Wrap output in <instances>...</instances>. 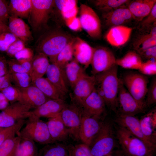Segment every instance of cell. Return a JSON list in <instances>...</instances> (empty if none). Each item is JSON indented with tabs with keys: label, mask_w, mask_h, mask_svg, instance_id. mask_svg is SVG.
Instances as JSON below:
<instances>
[{
	"label": "cell",
	"mask_w": 156,
	"mask_h": 156,
	"mask_svg": "<svg viewBox=\"0 0 156 156\" xmlns=\"http://www.w3.org/2000/svg\"><path fill=\"white\" fill-rule=\"evenodd\" d=\"M118 66L114 65L107 70L95 76L96 88L105 104L113 111L117 108V99L119 86Z\"/></svg>",
	"instance_id": "obj_1"
},
{
	"label": "cell",
	"mask_w": 156,
	"mask_h": 156,
	"mask_svg": "<svg viewBox=\"0 0 156 156\" xmlns=\"http://www.w3.org/2000/svg\"><path fill=\"white\" fill-rule=\"evenodd\" d=\"M73 39L65 34L52 31L39 38L36 42L35 49L37 52L47 56L52 63L59 53Z\"/></svg>",
	"instance_id": "obj_2"
},
{
	"label": "cell",
	"mask_w": 156,
	"mask_h": 156,
	"mask_svg": "<svg viewBox=\"0 0 156 156\" xmlns=\"http://www.w3.org/2000/svg\"><path fill=\"white\" fill-rule=\"evenodd\" d=\"M117 137L122 151L127 156H154L156 149L135 136L125 128L119 126Z\"/></svg>",
	"instance_id": "obj_3"
},
{
	"label": "cell",
	"mask_w": 156,
	"mask_h": 156,
	"mask_svg": "<svg viewBox=\"0 0 156 156\" xmlns=\"http://www.w3.org/2000/svg\"><path fill=\"white\" fill-rule=\"evenodd\" d=\"M24 125L17 135L21 138L29 139L45 145L55 143L51 138L46 122L40 118L31 113Z\"/></svg>",
	"instance_id": "obj_4"
},
{
	"label": "cell",
	"mask_w": 156,
	"mask_h": 156,
	"mask_svg": "<svg viewBox=\"0 0 156 156\" xmlns=\"http://www.w3.org/2000/svg\"><path fill=\"white\" fill-rule=\"evenodd\" d=\"M121 79L128 91L144 109L149 82L148 77L138 72L130 71L125 73Z\"/></svg>",
	"instance_id": "obj_5"
},
{
	"label": "cell",
	"mask_w": 156,
	"mask_h": 156,
	"mask_svg": "<svg viewBox=\"0 0 156 156\" xmlns=\"http://www.w3.org/2000/svg\"><path fill=\"white\" fill-rule=\"evenodd\" d=\"M115 146L114 132L111 124L103 122L101 128L89 146L93 156H105L113 152Z\"/></svg>",
	"instance_id": "obj_6"
},
{
	"label": "cell",
	"mask_w": 156,
	"mask_h": 156,
	"mask_svg": "<svg viewBox=\"0 0 156 156\" xmlns=\"http://www.w3.org/2000/svg\"><path fill=\"white\" fill-rule=\"evenodd\" d=\"M28 21L33 29L39 30L47 24L54 6V0H31Z\"/></svg>",
	"instance_id": "obj_7"
},
{
	"label": "cell",
	"mask_w": 156,
	"mask_h": 156,
	"mask_svg": "<svg viewBox=\"0 0 156 156\" xmlns=\"http://www.w3.org/2000/svg\"><path fill=\"white\" fill-rule=\"evenodd\" d=\"M31 109L21 102L10 103L0 113V127H10L20 120L27 119L31 115Z\"/></svg>",
	"instance_id": "obj_8"
},
{
	"label": "cell",
	"mask_w": 156,
	"mask_h": 156,
	"mask_svg": "<svg viewBox=\"0 0 156 156\" xmlns=\"http://www.w3.org/2000/svg\"><path fill=\"white\" fill-rule=\"evenodd\" d=\"M79 13V18L82 29L91 37L100 38L101 35V23L96 12L90 6L82 4Z\"/></svg>",
	"instance_id": "obj_9"
},
{
	"label": "cell",
	"mask_w": 156,
	"mask_h": 156,
	"mask_svg": "<svg viewBox=\"0 0 156 156\" xmlns=\"http://www.w3.org/2000/svg\"><path fill=\"white\" fill-rule=\"evenodd\" d=\"M116 59L112 52L103 47L94 48L91 64L92 73L95 76L109 69L115 64Z\"/></svg>",
	"instance_id": "obj_10"
},
{
	"label": "cell",
	"mask_w": 156,
	"mask_h": 156,
	"mask_svg": "<svg viewBox=\"0 0 156 156\" xmlns=\"http://www.w3.org/2000/svg\"><path fill=\"white\" fill-rule=\"evenodd\" d=\"M117 102L120 114L134 116L143 110L125 87L121 78L119 79Z\"/></svg>",
	"instance_id": "obj_11"
},
{
	"label": "cell",
	"mask_w": 156,
	"mask_h": 156,
	"mask_svg": "<svg viewBox=\"0 0 156 156\" xmlns=\"http://www.w3.org/2000/svg\"><path fill=\"white\" fill-rule=\"evenodd\" d=\"M82 113L79 138L89 146L100 130L103 122L100 119Z\"/></svg>",
	"instance_id": "obj_12"
},
{
	"label": "cell",
	"mask_w": 156,
	"mask_h": 156,
	"mask_svg": "<svg viewBox=\"0 0 156 156\" xmlns=\"http://www.w3.org/2000/svg\"><path fill=\"white\" fill-rule=\"evenodd\" d=\"M61 120L69 130L70 134L76 139L79 138L82 113L76 105H68L63 109L60 114Z\"/></svg>",
	"instance_id": "obj_13"
},
{
	"label": "cell",
	"mask_w": 156,
	"mask_h": 156,
	"mask_svg": "<svg viewBox=\"0 0 156 156\" xmlns=\"http://www.w3.org/2000/svg\"><path fill=\"white\" fill-rule=\"evenodd\" d=\"M95 76H90L84 73L78 81L73 88V99L81 107L86 99L95 88Z\"/></svg>",
	"instance_id": "obj_14"
},
{
	"label": "cell",
	"mask_w": 156,
	"mask_h": 156,
	"mask_svg": "<svg viewBox=\"0 0 156 156\" xmlns=\"http://www.w3.org/2000/svg\"><path fill=\"white\" fill-rule=\"evenodd\" d=\"M105 103L95 87L92 92L86 99L81 107V112L90 116L100 119L105 111Z\"/></svg>",
	"instance_id": "obj_15"
},
{
	"label": "cell",
	"mask_w": 156,
	"mask_h": 156,
	"mask_svg": "<svg viewBox=\"0 0 156 156\" xmlns=\"http://www.w3.org/2000/svg\"><path fill=\"white\" fill-rule=\"evenodd\" d=\"M119 126L126 129L132 134L142 140L150 147L156 149V145L152 143L143 134L139 120L133 116L120 114L116 119Z\"/></svg>",
	"instance_id": "obj_16"
},
{
	"label": "cell",
	"mask_w": 156,
	"mask_h": 156,
	"mask_svg": "<svg viewBox=\"0 0 156 156\" xmlns=\"http://www.w3.org/2000/svg\"><path fill=\"white\" fill-rule=\"evenodd\" d=\"M94 48L85 41L77 37L74 39L73 53L74 59L79 64L87 68L91 64Z\"/></svg>",
	"instance_id": "obj_17"
},
{
	"label": "cell",
	"mask_w": 156,
	"mask_h": 156,
	"mask_svg": "<svg viewBox=\"0 0 156 156\" xmlns=\"http://www.w3.org/2000/svg\"><path fill=\"white\" fill-rule=\"evenodd\" d=\"M66 105L63 99H49L31 111V113L39 118L43 117L49 118L59 115Z\"/></svg>",
	"instance_id": "obj_18"
},
{
	"label": "cell",
	"mask_w": 156,
	"mask_h": 156,
	"mask_svg": "<svg viewBox=\"0 0 156 156\" xmlns=\"http://www.w3.org/2000/svg\"><path fill=\"white\" fill-rule=\"evenodd\" d=\"M46 74V78L55 87L61 98L64 99L68 90L63 70L55 64H50Z\"/></svg>",
	"instance_id": "obj_19"
},
{
	"label": "cell",
	"mask_w": 156,
	"mask_h": 156,
	"mask_svg": "<svg viewBox=\"0 0 156 156\" xmlns=\"http://www.w3.org/2000/svg\"><path fill=\"white\" fill-rule=\"evenodd\" d=\"M102 17L106 25L110 27L123 25L132 20L134 19L131 14L126 5L103 13Z\"/></svg>",
	"instance_id": "obj_20"
},
{
	"label": "cell",
	"mask_w": 156,
	"mask_h": 156,
	"mask_svg": "<svg viewBox=\"0 0 156 156\" xmlns=\"http://www.w3.org/2000/svg\"><path fill=\"white\" fill-rule=\"evenodd\" d=\"M139 31L140 34L133 43L134 51L138 54L156 46V23L150 28Z\"/></svg>",
	"instance_id": "obj_21"
},
{
	"label": "cell",
	"mask_w": 156,
	"mask_h": 156,
	"mask_svg": "<svg viewBox=\"0 0 156 156\" xmlns=\"http://www.w3.org/2000/svg\"><path fill=\"white\" fill-rule=\"evenodd\" d=\"M132 30V28L124 25L112 26L107 32L105 38L111 45L120 47L129 40Z\"/></svg>",
	"instance_id": "obj_22"
},
{
	"label": "cell",
	"mask_w": 156,
	"mask_h": 156,
	"mask_svg": "<svg viewBox=\"0 0 156 156\" xmlns=\"http://www.w3.org/2000/svg\"><path fill=\"white\" fill-rule=\"evenodd\" d=\"M8 24L11 33L25 44L33 40L29 27L22 18L10 16Z\"/></svg>",
	"instance_id": "obj_23"
},
{
	"label": "cell",
	"mask_w": 156,
	"mask_h": 156,
	"mask_svg": "<svg viewBox=\"0 0 156 156\" xmlns=\"http://www.w3.org/2000/svg\"><path fill=\"white\" fill-rule=\"evenodd\" d=\"M20 88L22 92V102L31 108H36L51 99L34 85L25 88Z\"/></svg>",
	"instance_id": "obj_24"
},
{
	"label": "cell",
	"mask_w": 156,
	"mask_h": 156,
	"mask_svg": "<svg viewBox=\"0 0 156 156\" xmlns=\"http://www.w3.org/2000/svg\"><path fill=\"white\" fill-rule=\"evenodd\" d=\"M156 3V0H134L130 1L127 7L134 19L140 21L150 13Z\"/></svg>",
	"instance_id": "obj_25"
},
{
	"label": "cell",
	"mask_w": 156,
	"mask_h": 156,
	"mask_svg": "<svg viewBox=\"0 0 156 156\" xmlns=\"http://www.w3.org/2000/svg\"><path fill=\"white\" fill-rule=\"evenodd\" d=\"M46 123L51 138L54 143L64 140L70 134L69 130L62 121L60 114L49 118Z\"/></svg>",
	"instance_id": "obj_26"
},
{
	"label": "cell",
	"mask_w": 156,
	"mask_h": 156,
	"mask_svg": "<svg viewBox=\"0 0 156 156\" xmlns=\"http://www.w3.org/2000/svg\"><path fill=\"white\" fill-rule=\"evenodd\" d=\"M142 132L152 143L156 145V110L154 109L139 120Z\"/></svg>",
	"instance_id": "obj_27"
},
{
	"label": "cell",
	"mask_w": 156,
	"mask_h": 156,
	"mask_svg": "<svg viewBox=\"0 0 156 156\" xmlns=\"http://www.w3.org/2000/svg\"><path fill=\"white\" fill-rule=\"evenodd\" d=\"M49 64V60L47 56L42 53L37 52L32 60L29 74L32 83L36 79L42 77L46 74Z\"/></svg>",
	"instance_id": "obj_28"
},
{
	"label": "cell",
	"mask_w": 156,
	"mask_h": 156,
	"mask_svg": "<svg viewBox=\"0 0 156 156\" xmlns=\"http://www.w3.org/2000/svg\"><path fill=\"white\" fill-rule=\"evenodd\" d=\"M10 16L28 18L32 6L31 0H10L8 1Z\"/></svg>",
	"instance_id": "obj_29"
},
{
	"label": "cell",
	"mask_w": 156,
	"mask_h": 156,
	"mask_svg": "<svg viewBox=\"0 0 156 156\" xmlns=\"http://www.w3.org/2000/svg\"><path fill=\"white\" fill-rule=\"evenodd\" d=\"M62 70L67 83L72 89L78 81L85 73V68L74 58L67 64Z\"/></svg>",
	"instance_id": "obj_30"
},
{
	"label": "cell",
	"mask_w": 156,
	"mask_h": 156,
	"mask_svg": "<svg viewBox=\"0 0 156 156\" xmlns=\"http://www.w3.org/2000/svg\"><path fill=\"white\" fill-rule=\"evenodd\" d=\"M142 62L140 55L134 50L129 51L121 58L116 59L115 64L125 69L138 70Z\"/></svg>",
	"instance_id": "obj_31"
},
{
	"label": "cell",
	"mask_w": 156,
	"mask_h": 156,
	"mask_svg": "<svg viewBox=\"0 0 156 156\" xmlns=\"http://www.w3.org/2000/svg\"><path fill=\"white\" fill-rule=\"evenodd\" d=\"M32 85L37 87L50 99H62L56 89L47 78L43 77L38 78Z\"/></svg>",
	"instance_id": "obj_32"
},
{
	"label": "cell",
	"mask_w": 156,
	"mask_h": 156,
	"mask_svg": "<svg viewBox=\"0 0 156 156\" xmlns=\"http://www.w3.org/2000/svg\"><path fill=\"white\" fill-rule=\"evenodd\" d=\"M55 143L46 145L38 151V156H69L67 146Z\"/></svg>",
	"instance_id": "obj_33"
},
{
	"label": "cell",
	"mask_w": 156,
	"mask_h": 156,
	"mask_svg": "<svg viewBox=\"0 0 156 156\" xmlns=\"http://www.w3.org/2000/svg\"><path fill=\"white\" fill-rule=\"evenodd\" d=\"M38 153L34 142L29 139L21 138L14 156H38Z\"/></svg>",
	"instance_id": "obj_34"
},
{
	"label": "cell",
	"mask_w": 156,
	"mask_h": 156,
	"mask_svg": "<svg viewBox=\"0 0 156 156\" xmlns=\"http://www.w3.org/2000/svg\"><path fill=\"white\" fill-rule=\"evenodd\" d=\"M74 38L71 40L56 57L53 63L63 69L73 60V44Z\"/></svg>",
	"instance_id": "obj_35"
},
{
	"label": "cell",
	"mask_w": 156,
	"mask_h": 156,
	"mask_svg": "<svg viewBox=\"0 0 156 156\" xmlns=\"http://www.w3.org/2000/svg\"><path fill=\"white\" fill-rule=\"evenodd\" d=\"M131 0H96L93 1L95 6L103 13L109 12L123 6L127 5Z\"/></svg>",
	"instance_id": "obj_36"
},
{
	"label": "cell",
	"mask_w": 156,
	"mask_h": 156,
	"mask_svg": "<svg viewBox=\"0 0 156 156\" xmlns=\"http://www.w3.org/2000/svg\"><path fill=\"white\" fill-rule=\"evenodd\" d=\"M26 120H20L13 125L0 129V146L7 140L13 138L18 134L24 125Z\"/></svg>",
	"instance_id": "obj_37"
},
{
	"label": "cell",
	"mask_w": 156,
	"mask_h": 156,
	"mask_svg": "<svg viewBox=\"0 0 156 156\" xmlns=\"http://www.w3.org/2000/svg\"><path fill=\"white\" fill-rule=\"evenodd\" d=\"M31 61H22L12 58L8 60L9 72L30 74Z\"/></svg>",
	"instance_id": "obj_38"
},
{
	"label": "cell",
	"mask_w": 156,
	"mask_h": 156,
	"mask_svg": "<svg viewBox=\"0 0 156 156\" xmlns=\"http://www.w3.org/2000/svg\"><path fill=\"white\" fill-rule=\"evenodd\" d=\"M21 140L20 137L17 135L3 142L0 146V156H14Z\"/></svg>",
	"instance_id": "obj_39"
},
{
	"label": "cell",
	"mask_w": 156,
	"mask_h": 156,
	"mask_svg": "<svg viewBox=\"0 0 156 156\" xmlns=\"http://www.w3.org/2000/svg\"><path fill=\"white\" fill-rule=\"evenodd\" d=\"M12 83L20 88H27L32 85V81L30 74L27 73L9 72Z\"/></svg>",
	"instance_id": "obj_40"
},
{
	"label": "cell",
	"mask_w": 156,
	"mask_h": 156,
	"mask_svg": "<svg viewBox=\"0 0 156 156\" xmlns=\"http://www.w3.org/2000/svg\"><path fill=\"white\" fill-rule=\"evenodd\" d=\"M10 103L17 101L22 102L21 89L14 85L10 86L1 91Z\"/></svg>",
	"instance_id": "obj_41"
},
{
	"label": "cell",
	"mask_w": 156,
	"mask_h": 156,
	"mask_svg": "<svg viewBox=\"0 0 156 156\" xmlns=\"http://www.w3.org/2000/svg\"><path fill=\"white\" fill-rule=\"evenodd\" d=\"M67 147L69 156H93L89 146L83 143Z\"/></svg>",
	"instance_id": "obj_42"
},
{
	"label": "cell",
	"mask_w": 156,
	"mask_h": 156,
	"mask_svg": "<svg viewBox=\"0 0 156 156\" xmlns=\"http://www.w3.org/2000/svg\"><path fill=\"white\" fill-rule=\"evenodd\" d=\"M18 39L10 32L0 34V52H5L10 45Z\"/></svg>",
	"instance_id": "obj_43"
},
{
	"label": "cell",
	"mask_w": 156,
	"mask_h": 156,
	"mask_svg": "<svg viewBox=\"0 0 156 156\" xmlns=\"http://www.w3.org/2000/svg\"><path fill=\"white\" fill-rule=\"evenodd\" d=\"M140 22V30L150 28L156 23V3L150 13Z\"/></svg>",
	"instance_id": "obj_44"
},
{
	"label": "cell",
	"mask_w": 156,
	"mask_h": 156,
	"mask_svg": "<svg viewBox=\"0 0 156 156\" xmlns=\"http://www.w3.org/2000/svg\"><path fill=\"white\" fill-rule=\"evenodd\" d=\"M147 97L145 101V106H149L156 102V78L154 77L152 79L146 93Z\"/></svg>",
	"instance_id": "obj_45"
},
{
	"label": "cell",
	"mask_w": 156,
	"mask_h": 156,
	"mask_svg": "<svg viewBox=\"0 0 156 156\" xmlns=\"http://www.w3.org/2000/svg\"><path fill=\"white\" fill-rule=\"evenodd\" d=\"M138 70L140 73L145 75H155L156 74V60H148L143 62Z\"/></svg>",
	"instance_id": "obj_46"
},
{
	"label": "cell",
	"mask_w": 156,
	"mask_h": 156,
	"mask_svg": "<svg viewBox=\"0 0 156 156\" xmlns=\"http://www.w3.org/2000/svg\"><path fill=\"white\" fill-rule=\"evenodd\" d=\"M54 6L60 12H64L77 6V1L75 0H55Z\"/></svg>",
	"instance_id": "obj_47"
},
{
	"label": "cell",
	"mask_w": 156,
	"mask_h": 156,
	"mask_svg": "<svg viewBox=\"0 0 156 156\" xmlns=\"http://www.w3.org/2000/svg\"><path fill=\"white\" fill-rule=\"evenodd\" d=\"M25 47L24 42L18 39L10 45L5 53L8 56L13 57L15 55Z\"/></svg>",
	"instance_id": "obj_48"
},
{
	"label": "cell",
	"mask_w": 156,
	"mask_h": 156,
	"mask_svg": "<svg viewBox=\"0 0 156 156\" xmlns=\"http://www.w3.org/2000/svg\"><path fill=\"white\" fill-rule=\"evenodd\" d=\"M34 56L32 49L26 47L15 55L13 57L18 60L31 61Z\"/></svg>",
	"instance_id": "obj_49"
},
{
	"label": "cell",
	"mask_w": 156,
	"mask_h": 156,
	"mask_svg": "<svg viewBox=\"0 0 156 156\" xmlns=\"http://www.w3.org/2000/svg\"><path fill=\"white\" fill-rule=\"evenodd\" d=\"M9 17L8 1L0 0V22L8 25Z\"/></svg>",
	"instance_id": "obj_50"
},
{
	"label": "cell",
	"mask_w": 156,
	"mask_h": 156,
	"mask_svg": "<svg viewBox=\"0 0 156 156\" xmlns=\"http://www.w3.org/2000/svg\"><path fill=\"white\" fill-rule=\"evenodd\" d=\"M139 54L142 59L156 60V46L147 49Z\"/></svg>",
	"instance_id": "obj_51"
},
{
	"label": "cell",
	"mask_w": 156,
	"mask_h": 156,
	"mask_svg": "<svg viewBox=\"0 0 156 156\" xmlns=\"http://www.w3.org/2000/svg\"><path fill=\"white\" fill-rule=\"evenodd\" d=\"M65 22L68 28L74 31H80L82 29L79 17H76Z\"/></svg>",
	"instance_id": "obj_52"
},
{
	"label": "cell",
	"mask_w": 156,
	"mask_h": 156,
	"mask_svg": "<svg viewBox=\"0 0 156 156\" xmlns=\"http://www.w3.org/2000/svg\"><path fill=\"white\" fill-rule=\"evenodd\" d=\"M8 73V60L5 56L0 55V77L6 75Z\"/></svg>",
	"instance_id": "obj_53"
},
{
	"label": "cell",
	"mask_w": 156,
	"mask_h": 156,
	"mask_svg": "<svg viewBox=\"0 0 156 156\" xmlns=\"http://www.w3.org/2000/svg\"><path fill=\"white\" fill-rule=\"evenodd\" d=\"M78 11V8L77 6L67 11L60 13L65 21H66L76 17Z\"/></svg>",
	"instance_id": "obj_54"
},
{
	"label": "cell",
	"mask_w": 156,
	"mask_h": 156,
	"mask_svg": "<svg viewBox=\"0 0 156 156\" xmlns=\"http://www.w3.org/2000/svg\"><path fill=\"white\" fill-rule=\"evenodd\" d=\"M12 85L10 75L8 73L5 75L0 77V91L3 89Z\"/></svg>",
	"instance_id": "obj_55"
},
{
	"label": "cell",
	"mask_w": 156,
	"mask_h": 156,
	"mask_svg": "<svg viewBox=\"0 0 156 156\" xmlns=\"http://www.w3.org/2000/svg\"><path fill=\"white\" fill-rule=\"evenodd\" d=\"M9 102L3 93L0 92V110H3L9 105Z\"/></svg>",
	"instance_id": "obj_56"
},
{
	"label": "cell",
	"mask_w": 156,
	"mask_h": 156,
	"mask_svg": "<svg viewBox=\"0 0 156 156\" xmlns=\"http://www.w3.org/2000/svg\"><path fill=\"white\" fill-rule=\"evenodd\" d=\"M7 32H11L8 25L0 22V34Z\"/></svg>",
	"instance_id": "obj_57"
},
{
	"label": "cell",
	"mask_w": 156,
	"mask_h": 156,
	"mask_svg": "<svg viewBox=\"0 0 156 156\" xmlns=\"http://www.w3.org/2000/svg\"><path fill=\"white\" fill-rule=\"evenodd\" d=\"M112 156H127L122 151H117L115 152L113 154L112 153Z\"/></svg>",
	"instance_id": "obj_58"
},
{
	"label": "cell",
	"mask_w": 156,
	"mask_h": 156,
	"mask_svg": "<svg viewBox=\"0 0 156 156\" xmlns=\"http://www.w3.org/2000/svg\"><path fill=\"white\" fill-rule=\"evenodd\" d=\"M112 153L108 155H107L105 156H112Z\"/></svg>",
	"instance_id": "obj_59"
},
{
	"label": "cell",
	"mask_w": 156,
	"mask_h": 156,
	"mask_svg": "<svg viewBox=\"0 0 156 156\" xmlns=\"http://www.w3.org/2000/svg\"><path fill=\"white\" fill-rule=\"evenodd\" d=\"M1 128L0 127V129Z\"/></svg>",
	"instance_id": "obj_60"
}]
</instances>
